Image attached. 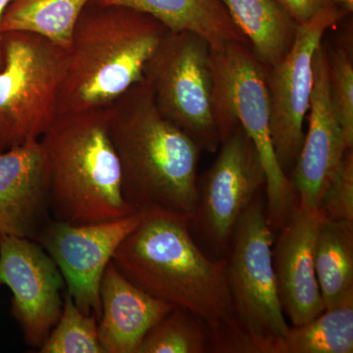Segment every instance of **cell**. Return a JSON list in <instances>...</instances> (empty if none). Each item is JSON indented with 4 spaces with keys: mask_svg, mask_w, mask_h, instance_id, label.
I'll use <instances>...</instances> for the list:
<instances>
[{
    "mask_svg": "<svg viewBox=\"0 0 353 353\" xmlns=\"http://www.w3.org/2000/svg\"><path fill=\"white\" fill-rule=\"evenodd\" d=\"M332 1L338 2V3L341 4L348 11L353 10V0H332Z\"/></svg>",
    "mask_w": 353,
    "mask_h": 353,
    "instance_id": "cell-28",
    "label": "cell"
},
{
    "mask_svg": "<svg viewBox=\"0 0 353 353\" xmlns=\"http://www.w3.org/2000/svg\"><path fill=\"white\" fill-rule=\"evenodd\" d=\"M90 0H10L0 23V32L38 34L68 50L74 29Z\"/></svg>",
    "mask_w": 353,
    "mask_h": 353,
    "instance_id": "cell-20",
    "label": "cell"
},
{
    "mask_svg": "<svg viewBox=\"0 0 353 353\" xmlns=\"http://www.w3.org/2000/svg\"><path fill=\"white\" fill-rule=\"evenodd\" d=\"M108 132L129 208L192 218L201 148L161 115L145 80L109 106Z\"/></svg>",
    "mask_w": 353,
    "mask_h": 353,
    "instance_id": "cell-2",
    "label": "cell"
},
{
    "mask_svg": "<svg viewBox=\"0 0 353 353\" xmlns=\"http://www.w3.org/2000/svg\"><path fill=\"white\" fill-rule=\"evenodd\" d=\"M0 152L39 139L58 116L67 50L25 32H1Z\"/></svg>",
    "mask_w": 353,
    "mask_h": 353,
    "instance_id": "cell-7",
    "label": "cell"
},
{
    "mask_svg": "<svg viewBox=\"0 0 353 353\" xmlns=\"http://www.w3.org/2000/svg\"><path fill=\"white\" fill-rule=\"evenodd\" d=\"M330 97L345 139L353 148V63L343 48L328 50Z\"/></svg>",
    "mask_w": 353,
    "mask_h": 353,
    "instance_id": "cell-24",
    "label": "cell"
},
{
    "mask_svg": "<svg viewBox=\"0 0 353 353\" xmlns=\"http://www.w3.org/2000/svg\"><path fill=\"white\" fill-rule=\"evenodd\" d=\"M0 285L12 292V314L26 343L41 347L63 308L66 285L57 263L36 241L1 236Z\"/></svg>",
    "mask_w": 353,
    "mask_h": 353,
    "instance_id": "cell-12",
    "label": "cell"
},
{
    "mask_svg": "<svg viewBox=\"0 0 353 353\" xmlns=\"http://www.w3.org/2000/svg\"><path fill=\"white\" fill-rule=\"evenodd\" d=\"M325 219L353 222V150L345 152L338 173L320 203Z\"/></svg>",
    "mask_w": 353,
    "mask_h": 353,
    "instance_id": "cell-25",
    "label": "cell"
},
{
    "mask_svg": "<svg viewBox=\"0 0 353 353\" xmlns=\"http://www.w3.org/2000/svg\"><path fill=\"white\" fill-rule=\"evenodd\" d=\"M190 221L171 213H143L112 261L139 289L203 320L212 345L238 332L227 260L212 259L203 252L192 236Z\"/></svg>",
    "mask_w": 353,
    "mask_h": 353,
    "instance_id": "cell-1",
    "label": "cell"
},
{
    "mask_svg": "<svg viewBox=\"0 0 353 353\" xmlns=\"http://www.w3.org/2000/svg\"><path fill=\"white\" fill-rule=\"evenodd\" d=\"M131 7L152 16L170 32H190L208 41L212 50L228 43L250 46L220 0H94Z\"/></svg>",
    "mask_w": 353,
    "mask_h": 353,
    "instance_id": "cell-17",
    "label": "cell"
},
{
    "mask_svg": "<svg viewBox=\"0 0 353 353\" xmlns=\"http://www.w3.org/2000/svg\"><path fill=\"white\" fill-rule=\"evenodd\" d=\"M109 108L59 114L41 137L50 169V212L72 225L110 222L132 214L122 194Z\"/></svg>",
    "mask_w": 353,
    "mask_h": 353,
    "instance_id": "cell-4",
    "label": "cell"
},
{
    "mask_svg": "<svg viewBox=\"0 0 353 353\" xmlns=\"http://www.w3.org/2000/svg\"><path fill=\"white\" fill-rule=\"evenodd\" d=\"M143 215L136 212L90 225H72L52 218L36 239L57 263L74 303L97 321L101 316L104 271L122 241L138 227Z\"/></svg>",
    "mask_w": 353,
    "mask_h": 353,
    "instance_id": "cell-11",
    "label": "cell"
},
{
    "mask_svg": "<svg viewBox=\"0 0 353 353\" xmlns=\"http://www.w3.org/2000/svg\"><path fill=\"white\" fill-rule=\"evenodd\" d=\"M264 194L260 192L241 215L226 257L238 329L226 353H280L290 328L278 296L272 262L274 233Z\"/></svg>",
    "mask_w": 353,
    "mask_h": 353,
    "instance_id": "cell-6",
    "label": "cell"
},
{
    "mask_svg": "<svg viewBox=\"0 0 353 353\" xmlns=\"http://www.w3.org/2000/svg\"><path fill=\"white\" fill-rule=\"evenodd\" d=\"M220 1L263 66H274L287 54L297 24L275 0Z\"/></svg>",
    "mask_w": 353,
    "mask_h": 353,
    "instance_id": "cell-18",
    "label": "cell"
},
{
    "mask_svg": "<svg viewBox=\"0 0 353 353\" xmlns=\"http://www.w3.org/2000/svg\"><path fill=\"white\" fill-rule=\"evenodd\" d=\"M51 219L50 163L41 141L0 152V236L36 241Z\"/></svg>",
    "mask_w": 353,
    "mask_h": 353,
    "instance_id": "cell-15",
    "label": "cell"
},
{
    "mask_svg": "<svg viewBox=\"0 0 353 353\" xmlns=\"http://www.w3.org/2000/svg\"><path fill=\"white\" fill-rule=\"evenodd\" d=\"M10 0H0V23H1L2 16H3L4 11L6 7L8 6ZM3 66V57H2L1 52V32H0V70Z\"/></svg>",
    "mask_w": 353,
    "mask_h": 353,
    "instance_id": "cell-27",
    "label": "cell"
},
{
    "mask_svg": "<svg viewBox=\"0 0 353 353\" xmlns=\"http://www.w3.org/2000/svg\"><path fill=\"white\" fill-rule=\"evenodd\" d=\"M213 108L221 141L241 127L256 148L265 179L267 221L278 232L299 205L289 176L279 163L271 134L270 103L263 65L250 46L228 43L211 50Z\"/></svg>",
    "mask_w": 353,
    "mask_h": 353,
    "instance_id": "cell-5",
    "label": "cell"
},
{
    "mask_svg": "<svg viewBox=\"0 0 353 353\" xmlns=\"http://www.w3.org/2000/svg\"><path fill=\"white\" fill-rule=\"evenodd\" d=\"M209 350L208 325L189 310L174 307L145 334L136 353H206Z\"/></svg>",
    "mask_w": 353,
    "mask_h": 353,
    "instance_id": "cell-22",
    "label": "cell"
},
{
    "mask_svg": "<svg viewBox=\"0 0 353 353\" xmlns=\"http://www.w3.org/2000/svg\"><path fill=\"white\" fill-rule=\"evenodd\" d=\"M353 301L324 310L301 326L290 327L280 353H352Z\"/></svg>",
    "mask_w": 353,
    "mask_h": 353,
    "instance_id": "cell-21",
    "label": "cell"
},
{
    "mask_svg": "<svg viewBox=\"0 0 353 353\" xmlns=\"http://www.w3.org/2000/svg\"><path fill=\"white\" fill-rule=\"evenodd\" d=\"M168 32L137 9L90 0L67 50L58 115L112 105L145 80V65Z\"/></svg>",
    "mask_w": 353,
    "mask_h": 353,
    "instance_id": "cell-3",
    "label": "cell"
},
{
    "mask_svg": "<svg viewBox=\"0 0 353 353\" xmlns=\"http://www.w3.org/2000/svg\"><path fill=\"white\" fill-rule=\"evenodd\" d=\"M324 219L321 211L297 205L272 246L279 299L294 327L325 310L314 263L316 239Z\"/></svg>",
    "mask_w": 353,
    "mask_h": 353,
    "instance_id": "cell-14",
    "label": "cell"
},
{
    "mask_svg": "<svg viewBox=\"0 0 353 353\" xmlns=\"http://www.w3.org/2000/svg\"><path fill=\"white\" fill-rule=\"evenodd\" d=\"M314 263L325 310L353 301V222L323 220Z\"/></svg>",
    "mask_w": 353,
    "mask_h": 353,
    "instance_id": "cell-19",
    "label": "cell"
},
{
    "mask_svg": "<svg viewBox=\"0 0 353 353\" xmlns=\"http://www.w3.org/2000/svg\"><path fill=\"white\" fill-rule=\"evenodd\" d=\"M99 336L105 353H136L141 341L175 307L128 280L111 260L101 284Z\"/></svg>",
    "mask_w": 353,
    "mask_h": 353,
    "instance_id": "cell-16",
    "label": "cell"
},
{
    "mask_svg": "<svg viewBox=\"0 0 353 353\" xmlns=\"http://www.w3.org/2000/svg\"><path fill=\"white\" fill-rule=\"evenodd\" d=\"M218 150L214 163L197 180L190 221L197 245L215 260L226 259L239 220L266 183L259 152L243 128L223 139Z\"/></svg>",
    "mask_w": 353,
    "mask_h": 353,
    "instance_id": "cell-9",
    "label": "cell"
},
{
    "mask_svg": "<svg viewBox=\"0 0 353 353\" xmlns=\"http://www.w3.org/2000/svg\"><path fill=\"white\" fill-rule=\"evenodd\" d=\"M145 81L155 105L201 152L214 153L221 145L213 108L211 48L190 32H170L145 69Z\"/></svg>",
    "mask_w": 353,
    "mask_h": 353,
    "instance_id": "cell-8",
    "label": "cell"
},
{
    "mask_svg": "<svg viewBox=\"0 0 353 353\" xmlns=\"http://www.w3.org/2000/svg\"><path fill=\"white\" fill-rule=\"evenodd\" d=\"M308 130L289 175L299 205L319 210L327 188L350 150L330 97L328 50L321 43L313 58V90Z\"/></svg>",
    "mask_w": 353,
    "mask_h": 353,
    "instance_id": "cell-13",
    "label": "cell"
},
{
    "mask_svg": "<svg viewBox=\"0 0 353 353\" xmlns=\"http://www.w3.org/2000/svg\"><path fill=\"white\" fill-rule=\"evenodd\" d=\"M297 25L312 19L324 9L334 6L332 0H275Z\"/></svg>",
    "mask_w": 353,
    "mask_h": 353,
    "instance_id": "cell-26",
    "label": "cell"
},
{
    "mask_svg": "<svg viewBox=\"0 0 353 353\" xmlns=\"http://www.w3.org/2000/svg\"><path fill=\"white\" fill-rule=\"evenodd\" d=\"M341 17L340 9L332 6L297 25L290 50L266 73L272 139L279 163L288 176L303 143L304 120L313 90V58L326 32Z\"/></svg>",
    "mask_w": 353,
    "mask_h": 353,
    "instance_id": "cell-10",
    "label": "cell"
},
{
    "mask_svg": "<svg viewBox=\"0 0 353 353\" xmlns=\"http://www.w3.org/2000/svg\"><path fill=\"white\" fill-rule=\"evenodd\" d=\"M97 322L94 316L83 313L65 292L61 316L39 352L105 353L99 341Z\"/></svg>",
    "mask_w": 353,
    "mask_h": 353,
    "instance_id": "cell-23",
    "label": "cell"
}]
</instances>
